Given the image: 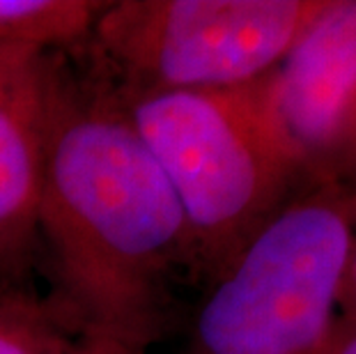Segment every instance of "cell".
<instances>
[{
	"label": "cell",
	"mask_w": 356,
	"mask_h": 354,
	"mask_svg": "<svg viewBox=\"0 0 356 354\" xmlns=\"http://www.w3.org/2000/svg\"><path fill=\"white\" fill-rule=\"evenodd\" d=\"M40 237L83 336L145 352L165 334L170 283L195 274L184 212L124 108L53 60Z\"/></svg>",
	"instance_id": "1"
},
{
	"label": "cell",
	"mask_w": 356,
	"mask_h": 354,
	"mask_svg": "<svg viewBox=\"0 0 356 354\" xmlns=\"http://www.w3.org/2000/svg\"><path fill=\"white\" fill-rule=\"evenodd\" d=\"M269 74L234 88L122 95L184 212L195 274L209 281L313 186L271 104Z\"/></svg>",
	"instance_id": "2"
},
{
	"label": "cell",
	"mask_w": 356,
	"mask_h": 354,
	"mask_svg": "<svg viewBox=\"0 0 356 354\" xmlns=\"http://www.w3.org/2000/svg\"><path fill=\"white\" fill-rule=\"evenodd\" d=\"M356 200L308 186L211 278L186 354H327Z\"/></svg>",
	"instance_id": "3"
},
{
	"label": "cell",
	"mask_w": 356,
	"mask_h": 354,
	"mask_svg": "<svg viewBox=\"0 0 356 354\" xmlns=\"http://www.w3.org/2000/svg\"><path fill=\"white\" fill-rule=\"evenodd\" d=\"M327 0H120L92 33L131 83L129 92L218 90L283 63Z\"/></svg>",
	"instance_id": "4"
},
{
	"label": "cell",
	"mask_w": 356,
	"mask_h": 354,
	"mask_svg": "<svg viewBox=\"0 0 356 354\" xmlns=\"http://www.w3.org/2000/svg\"><path fill=\"white\" fill-rule=\"evenodd\" d=\"M269 92L308 182L356 200V0H327Z\"/></svg>",
	"instance_id": "5"
},
{
	"label": "cell",
	"mask_w": 356,
	"mask_h": 354,
	"mask_svg": "<svg viewBox=\"0 0 356 354\" xmlns=\"http://www.w3.org/2000/svg\"><path fill=\"white\" fill-rule=\"evenodd\" d=\"M51 51L0 49V276L28 269L40 237Z\"/></svg>",
	"instance_id": "6"
},
{
	"label": "cell",
	"mask_w": 356,
	"mask_h": 354,
	"mask_svg": "<svg viewBox=\"0 0 356 354\" xmlns=\"http://www.w3.org/2000/svg\"><path fill=\"white\" fill-rule=\"evenodd\" d=\"M102 7L92 0H0V49L74 44L92 33Z\"/></svg>",
	"instance_id": "7"
},
{
	"label": "cell",
	"mask_w": 356,
	"mask_h": 354,
	"mask_svg": "<svg viewBox=\"0 0 356 354\" xmlns=\"http://www.w3.org/2000/svg\"><path fill=\"white\" fill-rule=\"evenodd\" d=\"M327 354H356V320L340 315L333 327Z\"/></svg>",
	"instance_id": "8"
},
{
	"label": "cell",
	"mask_w": 356,
	"mask_h": 354,
	"mask_svg": "<svg viewBox=\"0 0 356 354\" xmlns=\"http://www.w3.org/2000/svg\"><path fill=\"white\" fill-rule=\"evenodd\" d=\"M79 345V354H145L143 350L129 348V345L106 341V338H95V336H83Z\"/></svg>",
	"instance_id": "9"
},
{
	"label": "cell",
	"mask_w": 356,
	"mask_h": 354,
	"mask_svg": "<svg viewBox=\"0 0 356 354\" xmlns=\"http://www.w3.org/2000/svg\"><path fill=\"white\" fill-rule=\"evenodd\" d=\"M340 308H343V315L356 320V244L350 258V265H347V274H345V285H343V299H340Z\"/></svg>",
	"instance_id": "10"
},
{
	"label": "cell",
	"mask_w": 356,
	"mask_h": 354,
	"mask_svg": "<svg viewBox=\"0 0 356 354\" xmlns=\"http://www.w3.org/2000/svg\"><path fill=\"white\" fill-rule=\"evenodd\" d=\"M53 354H79V345L72 343L70 348H65V350H60V352H53Z\"/></svg>",
	"instance_id": "11"
}]
</instances>
